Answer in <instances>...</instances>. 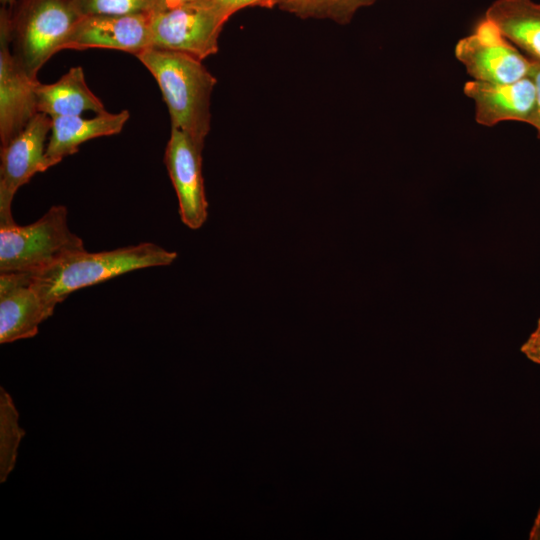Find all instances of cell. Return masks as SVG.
Returning <instances> with one entry per match:
<instances>
[{"instance_id": "277c9868", "label": "cell", "mask_w": 540, "mask_h": 540, "mask_svg": "<svg viewBox=\"0 0 540 540\" xmlns=\"http://www.w3.org/2000/svg\"><path fill=\"white\" fill-rule=\"evenodd\" d=\"M80 17L71 0H20L16 12L8 13L12 53L32 79L62 50Z\"/></svg>"}, {"instance_id": "30bf717a", "label": "cell", "mask_w": 540, "mask_h": 540, "mask_svg": "<svg viewBox=\"0 0 540 540\" xmlns=\"http://www.w3.org/2000/svg\"><path fill=\"white\" fill-rule=\"evenodd\" d=\"M149 13L81 16L62 45L64 49H114L135 56L151 48Z\"/></svg>"}, {"instance_id": "3957f363", "label": "cell", "mask_w": 540, "mask_h": 540, "mask_svg": "<svg viewBox=\"0 0 540 540\" xmlns=\"http://www.w3.org/2000/svg\"><path fill=\"white\" fill-rule=\"evenodd\" d=\"M84 250L69 228L67 208L54 205L31 224L0 227V274L34 273Z\"/></svg>"}, {"instance_id": "7a4b0ae2", "label": "cell", "mask_w": 540, "mask_h": 540, "mask_svg": "<svg viewBox=\"0 0 540 540\" xmlns=\"http://www.w3.org/2000/svg\"><path fill=\"white\" fill-rule=\"evenodd\" d=\"M136 57L157 81L169 110L171 127L205 141L211 124V95L217 80L202 60L154 47Z\"/></svg>"}, {"instance_id": "44dd1931", "label": "cell", "mask_w": 540, "mask_h": 540, "mask_svg": "<svg viewBox=\"0 0 540 540\" xmlns=\"http://www.w3.org/2000/svg\"><path fill=\"white\" fill-rule=\"evenodd\" d=\"M529 76L534 81L536 87V104L530 125L537 130L538 137L540 138V63L532 62Z\"/></svg>"}, {"instance_id": "5b68a950", "label": "cell", "mask_w": 540, "mask_h": 540, "mask_svg": "<svg viewBox=\"0 0 540 540\" xmlns=\"http://www.w3.org/2000/svg\"><path fill=\"white\" fill-rule=\"evenodd\" d=\"M227 20L209 0L150 12L152 47L204 60L217 53L218 39Z\"/></svg>"}, {"instance_id": "8992f818", "label": "cell", "mask_w": 540, "mask_h": 540, "mask_svg": "<svg viewBox=\"0 0 540 540\" xmlns=\"http://www.w3.org/2000/svg\"><path fill=\"white\" fill-rule=\"evenodd\" d=\"M454 54L473 80L483 82L512 83L529 76L532 66V61L486 17L456 43Z\"/></svg>"}, {"instance_id": "8fae6325", "label": "cell", "mask_w": 540, "mask_h": 540, "mask_svg": "<svg viewBox=\"0 0 540 540\" xmlns=\"http://www.w3.org/2000/svg\"><path fill=\"white\" fill-rule=\"evenodd\" d=\"M55 307L37 292L25 274H0V343L36 336L40 324L53 315Z\"/></svg>"}, {"instance_id": "6da1fadb", "label": "cell", "mask_w": 540, "mask_h": 540, "mask_svg": "<svg viewBox=\"0 0 540 540\" xmlns=\"http://www.w3.org/2000/svg\"><path fill=\"white\" fill-rule=\"evenodd\" d=\"M177 253L158 244L143 242L101 252L86 250L69 255L34 273H23L32 286L55 306L71 293L116 276L174 262Z\"/></svg>"}, {"instance_id": "ffe728a7", "label": "cell", "mask_w": 540, "mask_h": 540, "mask_svg": "<svg viewBox=\"0 0 540 540\" xmlns=\"http://www.w3.org/2000/svg\"><path fill=\"white\" fill-rule=\"evenodd\" d=\"M227 19L246 7L272 8L278 6L279 0H209Z\"/></svg>"}, {"instance_id": "4fadbf2b", "label": "cell", "mask_w": 540, "mask_h": 540, "mask_svg": "<svg viewBox=\"0 0 540 540\" xmlns=\"http://www.w3.org/2000/svg\"><path fill=\"white\" fill-rule=\"evenodd\" d=\"M129 117V111L122 110L118 113L106 111L89 119L81 116L51 118V131L45 154L49 167L76 153L84 142L120 133Z\"/></svg>"}, {"instance_id": "2e32d148", "label": "cell", "mask_w": 540, "mask_h": 540, "mask_svg": "<svg viewBox=\"0 0 540 540\" xmlns=\"http://www.w3.org/2000/svg\"><path fill=\"white\" fill-rule=\"evenodd\" d=\"M25 435L19 413L10 394L0 387V482H6L14 470L18 449Z\"/></svg>"}, {"instance_id": "7402d4cb", "label": "cell", "mask_w": 540, "mask_h": 540, "mask_svg": "<svg viewBox=\"0 0 540 540\" xmlns=\"http://www.w3.org/2000/svg\"><path fill=\"white\" fill-rule=\"evenodd\" d=\"M198 1L202 0H154V9L152 12L169 10Z\"/></svg>"}, {"instance_id": "603a6c76", "label": "cell", "mask_w": 540, "mask_h": 540, "mask_svg": "<svg viewBox=\"0 0 540 540\" xmlns=\"http://www.w3.org/2000/svg\"><path fill=\"white\" fill-rule=\"evenodd\" d=\"M17 1H18V0H0L1 5H2L4 8L12 7L13 5L16 4Z\"/></svg>"}, {"instance_id": "5bb4252c", "label": "cell", "mask_w": 540, "mask_h": 540, "mask_svg": "<svg viewBox=\"0 0 540 540\" xmlns=\"http://www.w3.org/2000/svg\"><path fill=\"white\" fill-rule=\"evenodd\" d=\"M35 94L37 112L50 118L81 116L87 111L95 114L106 112L101 100L89 89L80 66L72 67L56 82H38Z\"/></svg>"}, {"instance_id": "7c38bea8", "label": "cell", "mask_w": 540, "mask_h": 540, "mask_svg": "<svg viewBox=\"0 0 540 540\" xmlns=\"http://www.w3.org/2000/svg\"><path fill=\"white\" fill-rule=\"evenodd\" d=\"M464 94L475 104V120L482 126L492 127L503 121L531 124L536 87L530 76L512 83L467 81Z\"/></svg>"}, {"instance_id": "d6986e66", "label": "cell", "mask_w": 540, "mask_h": 540, "mask_svg": "<svg viewBox=\"0 0 540 540\" xmlns=\"http://www.w3.org/2000/svg\"><path fill=\"white\" fill-rule=\"evenodd\" d=\"M521 351L529 360L540 365V319L536 329L522 345ZM530 539L540 540V508L530 532Z\"/></svg>"}, {"instance_id": "9a60e30c", "label": "cell", "mask_w": 540, "mask_h": 540, "mask_svg": "<svg viewBox=\"0 0 540 540\" xmlns=\"http://www.w3.org/2000/svg\"><path fill=\"white\" fill-rule=\"evenodd\" d=\"M485 17L529 60L540 63V3L533 0H495Z\"/></svg>"}, {"instance_id": "e0dca14e", "label": "cell", "mask_w": 540, "mask_h": 540, "mask_svg": "<svg viewBox=\"0 0 540 540\" xmlns=\"http://www.w3.org/2000/svg\"><path fill=\"white\" fill-rule=\"evenodd\" d=\"M378 0H279L278 6L297 17L349 23L356 12Z\"/></svg>"}, {"instance_id": "ba28073f", "label": "cell", "mask_w": 540, "mask_h": 540, "mask_svg": "<svg viewBox=\"0 0 540 540\" xmlns=\"http://www.w3.org/2000/svg\"><path fill=\"white\" fill-rule=\"evenodd\" d=\"M205 141L171 127L164 163L178 198L181 221L190 229L203 226L208 217V202L202 175Z\"/></svg>"}, {"instance_id": "52a82bcc", "label": "cell", "mask_w": 540, "mask_h": 540, "mask_svg": "<svg viewBox=\"0 0 540 540\" xmlns=\"http://www.w3.org/2000/svg\"><path fill=\"white\" fill-rule=\"evenodd\" d=\"M51 122L49 116L38 112L17 135L1 146L0 227L16 223L12 202L17 190L36 173L50 168L45 154Z\"/></svg>"}, {"instance_id": "9c48e42d", "label": "cell", "mask_w": 540, "mask_h": 540, "mask_svg": "<svg viewBox=\"0 0 540 540\" xmlns=\"http://www.w3.org/2000/svg\"><path fill=\"white\" fill-rule=\"evenodd\" d=\"M32 79L20 66L11 50L8 12L0 17V142L7 144L38 113Z\"/></svg>"}, {"instance_id": "ac0fdd59", "label": "cell", "mask_w": 540, "mask_h": 540, "mask_svg": "<svg viewBox=\"0 0 540 540\" xmlns=\"http://www.w3.org/2000/svg\"><path fill=\"white\" fill-rule=\"evenodd\" d=\"M80 16L150 13L154 0H71Z\"/></svg>"}]
</instances>
